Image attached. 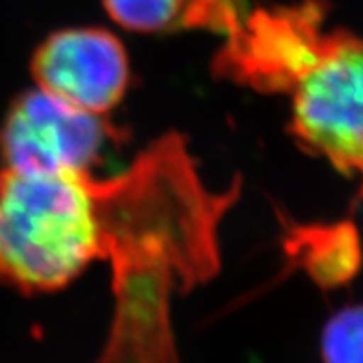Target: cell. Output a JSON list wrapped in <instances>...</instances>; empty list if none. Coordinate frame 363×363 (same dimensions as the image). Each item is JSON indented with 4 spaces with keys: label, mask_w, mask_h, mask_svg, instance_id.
Masks as SVG:
<instances>
[{
    "label": "cell",
    "mask_w": 363,
    "mask_h": 363,
    "mask_svg": "<svg viewBox=\"0 0 363 363\" xmlns=\"http://www.w3.org/2000/svg\"><path fill=\"white\" fill-rule=\"evenodd\" d=\"M85 257L106 260L115 315L94 363H181L170 306L220 272V225L242 177L211 190L186 138L168 131L120 174L89 175Z\"/></svg>",
    "instance_id": "cell-1"
},
{
    "label": "cell",
    "mask_w": 363,
    "mask_h": 363,
    "mask_svg": "<svg viewBox=\"0 0 363 363\" xmlns=\"http://www.w3.org/2000/svg\"><path fill=\"white\" fill-rule=\"evenodd\" d=\"M109 17L129 32L157 33L183 24L189 0H101Z\"/></svg>",
    "instance_id": "cell-6"
},
{
    "label": "cell",
    "mask_w": 363,
    "mask_h": 363,
    "mask_svg": "<svg viewBox=\"0 0 363 363\" xmlns=\"http://www.w3.org/2000/svg\"><path fill=\"white\" fill-rule=\"evenodd\" d=\"M118 133L107 116L32 89L11 101L0 122V157L4 170L18 174H92Z\"/></svg>",
    "instance_id": "cell-3"
},
{
    "label": "cell",
    "mask_w": 363,
    "mask_h": 363,
    "mask_svg": "<svg viewBox=\"0 0 363 363\" xmlns=\"http://www.w3.org/2000/svg\"><path fill=\"white\" fill-rule=\"evenodd\" d=\"M203 28L225 35L218 76L288 94L295 143L354 181L363 199V35L327 30L323 0L255 9L208 0Z\"/></svg>",
    "instance_id": "cell-2"
},
{
    "label": "cell",
    "mask_w": 363,
    "mask_h": 363,
    "mask_svg": "<svg viewBox=\"0 0 363 363\" xmlns=\"http://www.w3.org/2000/svg\"><path fill=\"white\" fill-rule=\"evenodd\" d=\"M30 70L37 89L100 116L118 107L131 85L129 55L122 41L94 26L50 33L33 52Z\"/></svg>",
    "instance_id": "cell-4"
},
{
    "label": "cell",
    "mask_w": 363,
    "mask_h": 363,
    "mask_svg": "<svg viewBox=\"0 0 363 363\" xmlns=\"http://www.w3.org/2000/svg\"><path fill=\"white\" fill-rule=\"evenodd\" d=\"M291 260L303 266L319 288L332 290L358 275L363 262L359 233L350 220L313 223L290 230Z\"/></svg>",
    "instance_id": "cell-5"
},
{
    "label": "cell",
    "mask_w": 363,
    "mask_h": 363,
    "mask_svg": "<svg viewBox=\"0 0 363 363\" xmlns=\"http://www.w3.org/2000/svg\"><path fill=\"white\" fill-rule=\"evenodd\" d=\"M323 363H363V303L332 313L321 332Z\"/></svg>",
    "instance_id": "cell-7"
}]
</instances>
